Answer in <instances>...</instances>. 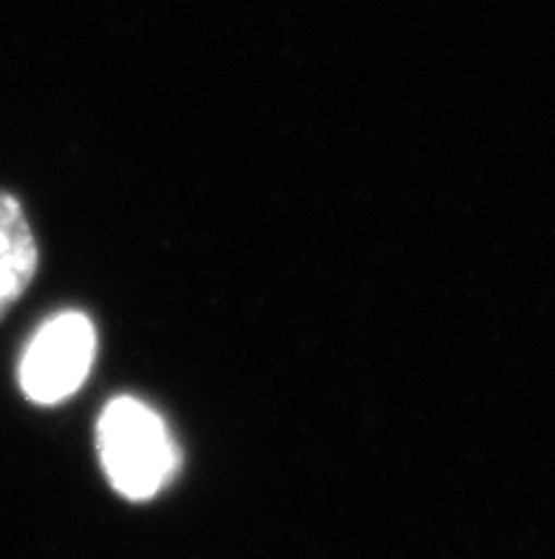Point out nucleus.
<instances>
[{
	"label": "nucleus",
	"mask_w": 555,
	"mask_h": 559,
	"mask_svg": "<svg viewBox=\"0 0 555 559\" xmlns=\"http://www.w3.org/2000/svg\"><path fill=\"white\" fill-rule=\"evenodd\" d=\"M99 461L128 500H150L173 480L179 449L165 420L136 397H113L97 424Z\"/></svg>",
	"instance_id": "nucleus-1"
},
{
	"label": "nucleus",
	"mask_w": 555,
	"mask_h": 559,
	"mask_svg": "<svg viewBox=\"0 0 555 559\" xmlns=\"http://www.w3.org/2000/svg\"><path fill=\"white\" fill-rule=\"evenodd\" d=\"M97 333L83 312H60L40 326L21 361V390L28 401L51 406L80 390L92 372Z\"/></svg>",
	"instance_id": "nucleus-2"
},
{
	"label": "nucleus",
	"mask_w": 555,
	"mask_h": 559,
	"mask_svg": "<svg viewBox=\"0 0 555 559\" xmlns=\"http://www.w3.org/2000/svg\"><path fill=\"white\" fill-rule=\"evenodd\" d=\"M40 267V248L23 202L0 191V321L26 296Z\"/></svg>",
	"instance_id": "nucleus-3"
}]
</instances>
